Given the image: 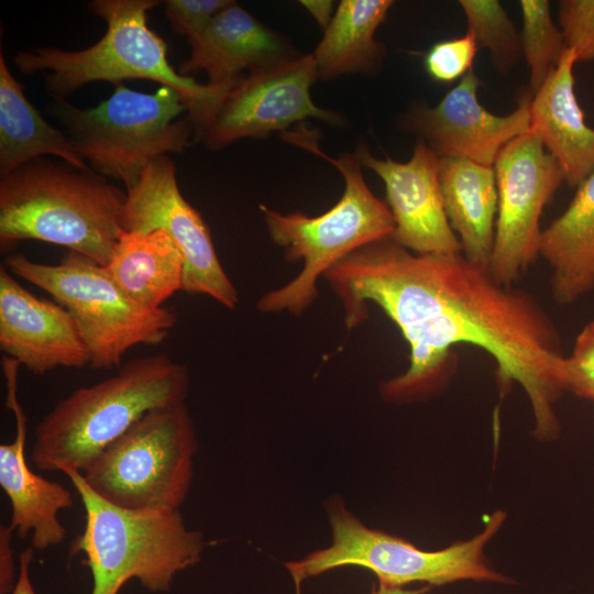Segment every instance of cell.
<instances>
[{
  "label": "cell",
  "instance_id": "1",
  "mask_svg": "<svg viewBox=\"0 0 594 594\" xmlns=\"http://www.w3.org/2000/svg\"><path fill=\"white\" fill-rule=\"evenodd\" d=\"M339 297L348 328L373 302L409 345L407 370L381 385L384 400L411 404L442 393L457 371L453 348L468 343L497 364L501 384L517 382L534 416V437L557 440L562 386L560 333L541 304L521 288L496 280L462 253L418 254L391 237L341 260L323 276Z\"/></svg>",
  "mask_w": 594,
  "mask_h": 594
},
{
  "label": "cell",
  "instance_id": "26",
  "mask_svg": "<svg viewBox=\"0 0 594 594\" xmlns=\"http://www.w3.org/2000/svg\"><path fill=\"white\" fill-rule=\"evenodd\" d=\"M459 4L479 48L490 52L499 72H509L522 57V48L520 34L504 7L496 0H460Z\"/></svg>",
  "mask_w": 594,
  "mask_h": 594
},
{
  "label": "cell",
  "instance_id": "12",
  "mask_svg": "<svg viewBox=\"0 0 594 594\" xmlns=\"http://www.w3.org/2000/svg\"><path fill=\"white\" fill-rule=\"evenodd\" d=\"M319 78L311 54L252 70L231 87L199 140L211 151L243 139H264L286 132L307 119L342 127L344 119L317 106L310 88Z\"/></svg>",
  "mask_w": 594,
  "mask_h": 594
},
{
  "label": "cell",
  "instance_id": "23",
  "mask_svg": "<svg viewBox=\"0 0 594 594\" xmlns=\"http://www.w3.org/2000/svg\"><path fill=\"white\" fill-rule=\"evenodd\" d=\"M391 0H342L311 53L320 79L372 75L382 66L386 48L376 40Z\"/></svg>",
  "mask_w": 594,
  "mask_h": 594
},
{
  "label": "cell",
  "instance_id": "20",
  "mask_svg": "<svg viewBox=\"0 0 594 594\" xmlns=\"http://www.w3.org/2000/svg\"><path fill=\"white\" fill-rule=\"evenodd\" d=\"M439 182L449 223L462 255L490 266L498 195L493 166L459 157H439Z\"/></svg>",
  "mask_w": 594,
  "mask_h": 594
},
{
  "label": "cell",
  "instance_id": "2",
  "mask_svg": "<svg viewBox=\"0 0 594 594\" xmlns=\"http://www.w3.org/2000/svg\"><path fill=\"white\" fill-rule=\"evenodd\" d=\"M160 3L156 0L89 1V12L107 24L106 33L96 44L77 51L53 46L19 51L14 64L25 76L47 72L45 90L55 101H64L85 85L99 80L116 85L124 79H148L167 86L182 97L197 139L237 80L200 84L175 70L167 59L165 41L147 25L148 11Z\"/></svg>",
  "mask_w": 594,
  "mask_h": 594
},
{
  "label": "cell",
  "instance_id": "33",
  "mask_svg": "<svg viewBox=\"0 0 594 594\" xmlns=\"http://www.w3.org/2000/svg\"><path fill=\"white\" fill-rule=\"evenodd\" d=\"M299 3L311 14L323 31L330 24L337 9L334 2L330 0H302Z\"/></svg>",
  "mask_w": 594,
  "mask_h": 594
},
{
  "label": "cell",
  "instance_id": "3",
  "mask_svg": "<svg viewBox=\"0 0 594 594\" xmlns=\"http://www.w3.org/2000/svg\"><path fill=\"white\" fill-rule=\"evenodd\" d=\"M125 199L91 168L36 157L0 179L1 251L38 240L107 266L124 231Z\"/></svg>",
  "mask_w": 594,
  "mask_h": 594
},
{
  "label": "cell",
  "instance_id": "22",
  "mask_svg": "<svg viewBox=\"0 0 594 594\" xmlns=\"http://www.w3.org/2000/svg\"><path fill=\"white\" fill-rule=\"evenodd\" d=\"M119 286L140 305L157 309L184 287V258L161 229L123 231L106 266Z\"/></svg>",
  "mask_w": 594,
  "mask_h": 594
},
{
  "label": "cell",
  "instance_id": "13",
  "mask_svg": "<svg viewBox=\"0 0 594 594\" xmlns=\"http://www.w3.org/2000/svg\"><path fill=\"white\" fill-rule=\"evenodd\" d=\"M123 228L166 231L184 258L183 290L209 296L229 309L237 307L238 292L220 264L209 228L182 195L175 164L168 155L151 162L127 189Z\"/></svg>",
  "mask_w": 594,
  "mask_h": 594
},
{
  "label": "cell",
  "instance_id": "11",
  "mask_svg": "<svg viewBox=\"0 0 594 594\" xmlns=\"http://www.w3.org/2000/svg\"><path fill=\"white\" fill-rule=\"evenodd\" d=\"M493 167L498 206L488 270L496 280L513 286L540 256L541 213L564 177L530 131L508 142Z\"/></svg>",
  "mask_w": 594,
  "mask_h": 594
},
{
  "label": "cell",
  "instance_id": "18",
  "mask_svg": "<svg viewBox=\"0 0 594 594\" xmlns=\"http://www.w3.org/2000/svg\"><path fill=\"white\" fill-rule=\"evenodd\" d=\"M187 40L190 54L180 64L178 73L190 77L191 73L204 70L209 84L234 81L252 70L300 54L286 37L235 1Z\"/></svg>",
  "mask_w": 594,
  "mask_h": 594
},
{
  "label": "cell",
  "instance_id": "27",
  "mask_svg": "<svg viewBox=\"0 0 594 594\" xmlns=\"http://www.w3.org/2000/svg\"><path fill=\"white\" fill-rule=\"evenodd\" d=\"M477 48L474 36L469 32L460 37L439 41L425 54V69L435 81L453 82L473 68Z\"/></svg>",
  "mask_w": 594,
  "mask_h": 594
},
{
  "label": "cell",
  "instance_id": "21",
  "mask_svg": "<svg viewBox=\"0 0 594 594\" xmlns=\"http://www.w3.org/2000/svg\"><path fill=\"white\" fill-rule=\"evenodd\" d=\"M568 208L541 233L539 255L551 270L550 292L572 305L594 289V170L576 187Z\"/></svg>",
  "mask_w": 594,
  "mask_h": 594
},
{
  "label": "cell",
  "instance_id": "16",
  "mask_svg": "<svg viewBox=\"0 0 594 594\" xmlns=\"http://www.w3.org/2000/svg\"><path fill=\"white\" fill-rule=\"evenodd\" d=\"M0 350L28 371L82 369L90 354L72 315L55 300L25 289L0 266Z\"/></svg>",
  "mask_w": 594,
  "mask_h": 594
},
{
  "label": "cell",
  "instance_id": "30",
  "mask_svg": "<svg viewBox=\"0 0 594 594\" xmlns=\"http://www.w3.org/2000/svg\"><path fill=\"white\" fill-rule=\"evenodd\" d=\"M232 0H166L163 2L169 25L187 37L202 30Z\"/></svg>",
  "mask_w": 594,
  "mask_h": 594
},
{
  "label": "cell",
  "instance_id": "10",
  "mask_svg": "<svg viewBox=\"0 0 594 594\" xmlns=\"http://www.w3.org/2000/svg\"><path fill=\"white\" fill-rule=\"evenodd\" d=\"M198 450L186 403L154 409L109 444L80 472L108 503L136 512L179 510Z\"/></svg>",
  "mask_w": 594,
  "mask_h": 594
},
{
  "label": "cell",
  "instance_id": "25",
  "mask_svg": "<svg viewBox=\"0 0 594 594\" xmlns=\"http://www.w3.org/2000/svg\"><path fill=\"white\" fill-rule=\"evenodd\" d=\"M519 7L522 56L529 69V86L535 94L568 47L559 24L552 20L549 1L521 0Z\"/></svg>",
  "mask_w": 594,
  "mask_h": 594
},
{
  "label": "cell",
  "instance_id": "17",
  "mask_svg": "<svg viewBox=\"0 0 594 594\" xmlns=\"http://www.w3.org/2000/svg\"><path fill=\"white\" fill-rule=\"evenodd\" d=\"M6 380V405L15 419V437L0 446V485L11 504L10 527L20 539L31 535V547L45 550L63 542L66 529L59 512L73 506L72 493L58 482L34 473L26 462V417L18 399L20 363L7 355L1 359Z\"/></svg>",
  "mask_w": 594,
  "mask_h": 594
},
{
  "label": "cell",
  "instance_id": "6",
  "mask_svg": "<svg viewBox=\"0 0 594 594\" xmlns=\"http://www.w3.org/2000/svg\"><path fill=\"white\" fill-rule=\"evenodd\" d=\"M331 543L285 563L297 591L302 582L342 566H360L375 574L377 583L406 586L421 582L441 586L460 581L515 583L494 569L485 556L487 543L502 529L507 515L497 509L484 529L468 540L435 551L364 525L339 498L326 503Z\"/></svg>",
  "mask_w": 594,
  "mask_h": 594
},
{
  "label": "cell",
  "instance_id": "4",
  "mask_svg": "<svg viewBox=\"0 0 594 594\" xmlns=\"http://www.w3.org/2000/svg\"><path fill=\"white\" fill-rule=\"evenodd\" d=\"M297 128L284 132L283 139L332 164L343 176L344 190L333 207L314 217L260 205L272 241L284 249L287 261L304 263L294 279L258 299L256 307L262 312L301 314L316 299L320 276L352 252L392 237L395 229L387 205L366 185L354 152L330 157L319 147L314 131Z\"/></svg>",
  "mask_w": 594,
  "mask_h": 594
},
{
  "label": "cell",
  "instance_id": "34",
  "mask_svg": "<svg viewBox=\"0 0 594 594\" xmlns=\"http://www.w3.org/2000/svg\"><path fill=\"white\" fill-rule=\"evenodd\" d=\"M432 586L424 585L419 588H406V586H389L381 583L374 584L371 594H426Z\"/></svg>",
  "mask_w": 594,
  "mask_h": 594
},
{
  "label": "cell",
  "instance_id": "7",
  "mask_svg": "<svg viewBox=\"0 0 594 594\" xmlns=\"http://www.w3.org/2000/svg\"><path fill=\"white\" fill-rule=\"evenodd\" d=\"M64 474L85 508V529L70 551L86 556L94 581L91 594H118L131 579L151 592H167L179 572L199 563L204 535L187 528L179 510L125 509L98 496L80 472L67 470Z\"/></svg>",
  "mask_w": 594,
  "mask_h": 594
},
{
  "label": "cell",
  "instance_id": "24",
  "mask_svg": "<svg viewBox=\"0 0 594 594\" xmlns=\"http://www.w3.org/2000/svg\"><path fill=\"white\" fill-rule=\"evenodd\" d=\"M53 155L78 168H90L63 130L51 125L28 100L23 85L0 53V176Z\"/></svg>",
  "mask_w": 594,
  "mask_h": 594
},
{
  "label": "cell",
  "instance_id": "29",
  "mask_svg": "<svg viewBox=\"0 0 594 594\" xmlns=\"http://www.w3.org/2000/svg\"><path fill=\"white\" fill-rule=\"evenodd\" d=\"M559 28L578 62H594V0H563L558 9Z\"/></svg>",
  "mask_w": 594,
  "mask_h": 594
},
{
  "label": "cell",
  "instance_id": "28",
  "mask_svg": "<svg viewBox=\"0 0 594 594\" xmlns=\"http://www.w3.org/2000/svg\"><path fill=\"white\" fill-rule=\"evenodd\" d=\"M562 386L564 393L594 400V320L583 327L572 352L564 356Z\"/></svg>",
  "mask_w": 594,
  "mask_h": 594
},
{
  "label": "cell",
  "instance_id": "5",
  "mask_svg": "<svg viewBox=\"0 0 594 594\" xmlns=\"http://www.w3.org/2000/svg\"><path fill=\"white\" fill-rule=\"evenodd\" d=\"M189 386L187 366L165 353L133 359L61 399L35 428L31 460L42 471L82 472L144 415L185 403Z\"/></svg>",
  "mask_w": 594,
  "mask_h": 594
},
{
  "label": "cell",
  "instance_id": "14",
  "mask_svg": "<svg viewBox=\"0 0 594 594\" xmlns=\"http://www.w3.org/2000/svg\"><path fill=\"white\" fill-rule=\"evenodd\" d=\"M481 80L472 68L433 107L418 105L407 111L400 127L422 140L439 157H459L493 166L501 150L530 131L526 95L517 108L497 116L481 105Z\"/></svg>",
  "mask_w": 594,
  "mask_h": 594
},
{
  "label": "cell",
  "instance_id": "9",
  "mask_svg": "<svg viewBox=\"0 0 594 594\" xmlns=\"http://www.w3.org/2000/svg\"><path fill=\"white\" fill-rule=\"evenodd\" d=\"M3 265L14 276L45 290L72 315L94 370L121 367L128 350L163 342L176 324L174 311L140 305L106 266L79 253L69 251L56 265L31 261L23 253H10Z\"/></svg>",
  "mask_w": 594,
  "mask_h": 594
},
{
  "label": "cell",
  "instance_id": "15",
  "mask_svg": "<svg viewBox=\"0 0 594 594\" xmlns=\"http://www.w3.org/2000/svg\"><path fill=\"white\" fill-rule=\"evenodd\" d=\"M354 154L385 186L395 222L391 238L396 243L418 254L461 253L443 206L439 156L422 140L418 139L407 162L375 157L364 144Z\"/></svg>",
  "mask_w": 594,
  "mask_h": 594
},
{
  "label": "cell",
  "instance_id": "31",
  "mask_svg": "<svg viewBox=\"0 0 594 594\" xmlns=\"http://www.w3.org/2000/svg\"><path fill=\"white\" fill-rule=\"evenodd\" d=\"M12 532L10 526L0 527V594H11L18 580Z\"/></svg>",
  "mask_w": 594,
  "mask_h": 594
},
{
  "label": "cell",
  "instance_id": "32",
  "mask_svg": "<svg viewBox=\"0 0 594 594\" xmlns=\"http://www.w3.org/2000/svg\"><path fill=\"white\" fill-rule=\"evenodd\" d=\"M34 557V548H26L19 557L18 580L11 594H35L30 569Z\"/></svg>",
  "mask_w": 594,
  "mask_h": 594
},
{
  "label": "cell",
  "instance_id": "8",
  "mask_svg": "<svg viewBox=\"0 0 594 594\" xmlns=\"http://www.w3.org/2000/svg\"><path fill=\"white\" fill-rule=\"evenodd\" d=\"M54 116L73 146L91 168L105 177L132 187L154 160L183 153L195 138V128L182 97L161 86L141 92L123 82L94 108H78L66 100L53 101Z\"/></svg>",
  "mask_w": 594,
  "mask_h": 594
},
{
  "label": "cell",
  "instance_id": "19",
  "mask_svg": "<svg viewBox=\"0 0 594 594\" xmlns=\"http://www.w3.org/2000/svg\"><path fill=\"white\" fill-rule=\"evenodd\" d=\"M574 50L566 48L529 101L530 132L559 164L564 183L578 187L594 170V128L575 95Z\"/></svg>",
  "mask_w": 594,
  "mask_h": 594
}]
</instances>
